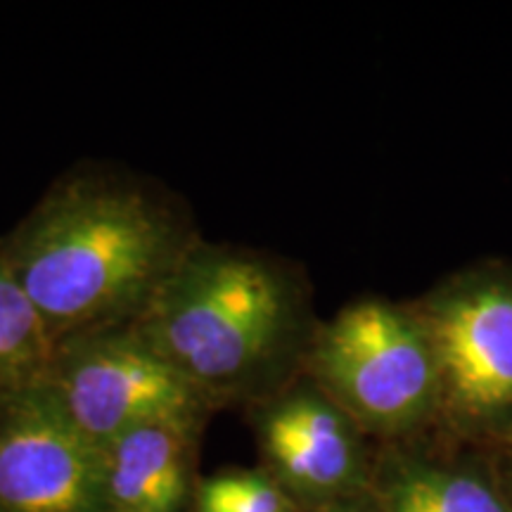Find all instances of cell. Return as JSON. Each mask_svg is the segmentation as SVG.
Segmentation results:
<instances>
[{
  "instance_id": "cell-1",
  "label": "cell",
  "mask_w": 512,
  "mask_h": 512,
  "mask_svg": "<svg viewBox=\"0 0 512 512\" xmlns=\"http://www.w3.org/2000/svg\"><path fill=\"white\" fill-rule=\"evenodd\" d=\"M202 240L183 197L112 164H79L0 238L50 342L131 325Z\"/></svg>"
},
{
  "instance_id": "cell-2",
  "label": "cell",
  "mask_w": 512,
  "mask_h": 512,
  "mask_svg": "<svg viewBox=\"0 0 512 512\" xmlns=\"http://www.w3.org/2000/svg\"><path fill=\"white\" fill-rule=\"evenodd\" d=\"M318 323L302 266L202 238L133 325L219 413L245 411L302 375Z\"/></svg>"
},
{
  "instance_id": "cell-3",
  "label": "cell",
  "mask_w": 512,
  "mask_h": 512,
  "mask_svg": "<svg viewBox=\"0 0 512 512\" xmlns=\"http://www.w3.org/2000/svg\"><path fill=\"white\" fill-rule=\"evenodd\" d=\"M304 373L375 444L415 439L437 425V361L411 302L363 297L320 318Z\"/></svg>"
},
{
  "instance_id": "cell-4",
  "label": "cell",
  "mask_w": 512,
  "mask_h": 512,
  "mask_svg": "<svg viewBox=\"0 0 512 512\" xmlns=\"http://www.w3.org/2000/svg\"><path fill=\"white\" fill-rule=\"evenodd\" d=\"M411 304L437 361L434 430L496 453L512 439V261L460 268Z\"/></svg>"
},
{
  "instance_id": "cell-5",
  "label": "cell",
  "mask_w": 512,
  "mask_h": 512,
  "mask_svg": "<svg viewBox=\"0 0 512 512\" xmlns=\"http://www.w3.org/2000/svg\"><path fill=\"white\" fill-rule=\"evenodd\" d=\"M38 387L98 448L159 422L207 430L214 415L133 323L55 342Z\"/></svg>"
},
{
  "instance_id": "cell-6",
  "label": "cell",
  "mask_w": 512,
  "mask_h": 512,
  "mask_svg": "<svg viewBox=\"0 0 512 512\" xmlns=\"http://www.w3.org/2000/svg\"><path fill=\"white\" fill-rule=\"evenodd\" d=\"M259 465L306 510L366 496L377 444L309 375L245 408Z\"/></svg>"
},
{
  "instance_id": "cell-7",
  "label": "cell",
  "mask_w": 512,
  "mask_h": 512,
  "mask_svg": "<svg viewBox=\"0 0 512 512\" xmlns=\"http://www.w3.org/2000/svg\"><path fill=\"white\" fill-rule=\"evenodd\" d=\"M0 512H102V448L38 382L0 401Z\"/></svg>"
},
{
  "instance_id": "cell-8",
  "label": "cell",
  "mask_w": 512,
  "mask_h": 512,
  "mask_svg": "<svg viewBox=\"0 0 512 512\" xmlns=\"http://www.w3.org/2000/svg\"><path fill=\"white\" fill-rule=\"evenodd\" d=\"M368 494L375 512H512L491 453L437 430L377 444Z\"/></svg>"
},
{
  "instance_id": "cell-9",
  "label": "cell",
  "mask_w": 512,
  "mask_h": 512,
  "mask_svg": "<svg viewBox=\"0 0 512 512\" xmlns=\"http://www.w3.org/2000/svg\"><path fill=\"white\" fill-rule=\"evenodd\" d=\"M202 434L159 422L102 446V512H192Z\"/></svg>"
},
{
  "instance_id": "cell-10",
  "label": "cell",
  "mask_w": 512,
  "mask_h": 512,
  "mask_svg": "<svg viewBox=\"0 0 512 512\" xmlns=\"http://www.w3.org/2000/svg\"><path fill=\"white\" fill-rule=\"evenodd\" d=\"M53 342L0 249V401L41 380Z\"/></svg>"
},
{
  "instance_id": "cell-11",
  "label": "cell",
  "mask_w": 512,
  "mask_h": 512,
  "mask_svg": "<svg viewBox=\"0 0 512 512\" xmlns=\"http://www.w3.org/2000/svg\"><path fill=\"white\" fill-rule=\"evenodd\" d=\"M192 512H302L261 467H226L200 477Z\"/></svg>"
},
{
  "instance_id": "cell-12",
  "label": "cell",
  "mask_w": 512,
  "mask_h": 512,
  "mask_svg": "<svg viewBox=\"0 0 512 512\" xmlns=\"http://www.w3.org/2000/svg\"><path fill=\"white\" fill-rule=\"evenodd\" d=\"M491 460H494L498 482H501L503 494L508 498L512 508V439L505 446L498 448L496 453H491Z\"/></svg>"
},
{
  "instance_id": "cell-13",
  "label": "cell",
  "mask_w": 512,
  "mask_h": 512,
  "mask_svg": "<svg viewBox=\"0 0 512 512\" xmlns=\"http://www.w3.org/2000/svg\"><path fill=\"white\" fill-rule=\"evenodd\" d=\"M306 512H375L373 498L370 494L351 498V501H342V503H332L325 505V508H316V510H306Z\"/></svg>"
}]
</instances>
